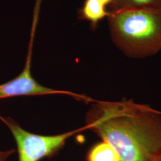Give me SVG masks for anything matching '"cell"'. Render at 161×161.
Returning <instances> with one entry per match:
<instances>
[{
	"label": "cell",
	"mask_w": 161,
	"mask_h": 161,
	"mask_svg": "<svg viewBox=\"0 0 161 161\" xmlns=\"http://www.w3.org/2000/svg\"><path fill=\"white\" fill-rule=\"evenodd\" d=\"M86 161H120L119 157L112 146L102 140L94 144L88 152Z\"/></svg>",
	"instance_id": "6"
},
{
	"label": "cell",
	"mask_w": 161,
	"mask_h": 161,
	"mask_svg": "<svg viewBox=\"0 0 161 161\" xmlns=\"http://www.w3.org/2000/svg\"><path fill=\"white\" fill-rule=\"evenodd\" d=\"M155 161H161V155Z\"/></svg>",
	"instance_id": "10"
},
{
	"label": "cell",
	"mask_w": 161,
	"mask_h": 161,
	"mask_svg": "<svg viewBox=\"0 0 161 161\" xmlns=\"http://www.w3.org/2000/svg\"><path fill=\"white\" fill-rule=\"evenodd\" d=\"M161 7V0H115L109 11L125 8Z\"/></svg>",
	"instance_id": "7"
},
{
	"label": "cell",
	"mask_w": 161,
	"mask_h": 161,
	"mask_svg": "<svg viewBox=\"0 0 161 161\" xmlns=\"http://www.w3.org/2000/svg\"><path fill=\"white\" fill-rule=\"evenodd\" d=\"M0 120L9 128L16 143L19 161H40L55 155L66 141L78 132L86 130V126L54 136H42L28 132L11 118L0 115Z\"/></svg>",
	"instance_id": "3"
},
{
	"label": "cell",
	"mask_w": 161,
	"mask_h": 161,
	"mask_svg": "<svg viewBox=\"0 0 161 161\" xmlns=\"http://www.w3.org/2000/svg\"><path fill=\"white\" fill-rule=\"evenodd\" d=\"M91 104L86 130L109 143L120 161H155L161 155V112L127 98Z\"/></svg>",
	"instance_id": "1"
},
{
	"label": "cell",
	"mask_w": 161,
	"mask_h": 161,
	"mask_svg": "<svg viewBox=\"0 0 161 161\" xmlns=\"http://www.w3.org/2000/svg\"><path fill=\"white\" fill-rule=\"evenodd\" d=\"M112 40L127 58H144L161 51V7L109 11Z\"/></svg>",
	"instance_id": "2"
},
{
	"label": "cell",
	"mask_w": 161,
	"mask_h": 161,
	"mask_svg": "<svg viewBox=\"0 0 161 161\" xmlns=\"http://www.w3.org/2000/svg\"><path fill=\"white\" fill-rule=\"evenodd\" d=\"M109 14L108 7L99 0H86L79 10L80 19L89 22L94 29L103 19L108 17Z\"/></svg>",
	"instance_id": "5"
},
{
	"label": "cell",
	"mask_w": 161,
	"mask_h": 161,
	"mask_svg": "<svg viewBox=\"0 0 161 161\" xmlns=\"http://www.w3.org/2000/svg\"><path fill=\"white\" fill-rule=\"evenodd\" d=\"M35 28V26H32L24 68L21 73L16 77L0 85V99L19 96L62 94L68 95L74 98L76 100L83 102L85 103H92L94 100L87 96L68 91L58 90L48 88L41 85L34 78L31 73V63Z\"/></svg>",
	"instance_id": "4"
},
{
	"label": "cell",
	"mask_w": 161,
	"mask_h": 161,
	"mask_svg": "<svg viewBox=\"0 0 161 161\" xmlns=\"http://www.w3.org/2000/svg\"><path fill=\"white\" fill-rule=\"evenodd\" d=\"M104 3L106 6L108 7V10L111 6H112L115 2V0H99Z\"/></svg>",
	"instance_id": "9"
},
{
	"label": "cell",
	"mask_w": 161,
	"mask_h": 161,
	"mask_svg": "<svg viewBox=\"0 0 161 161\" xmlns=\"http://www.w3.org/2000/svg\"><path fill=\"white\" fill-rule=\"evenodd\" d=\"M16 150L14 149L7 150H0V161H8L9 158L13 155Z\"/></svg>",
	"instance_id": "8"
}]
</instances>
